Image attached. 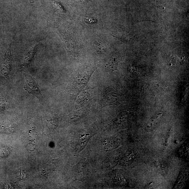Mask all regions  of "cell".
<instances>
[{"label": "cell", "instance_id": "obj_1", "mask_svg": "<svg viewBox=\"0 0 189 189\" xmlns=\"http://www.w3.org/2000/svg\"><path fill=\"white\" fill-rule=\"evenodd\" d=\"M95 70L96 69L94 68L90 72L88 71V73L79 75L75 79L73 88L74 89V92H76L75 93H77V95H78L81 91L85 87L91 76Z\"/></svg>", "mask_w": 189, "mask_h": 189}, {"label": "cell", "instance_id": "obj_2", "mask_svg": "<svg viewBox=\"0 0 189 189\" xmlns=\"http://www.w3.org/2000/svg\"><path fill=\"white\" fill-rule=\"evenodd\" d=\"M24 89L29 94L36 96L40 100L43 98L39 89V86L36 79L30 76H26V84Z\"/></svg>", "mask_w": 189, "mask_h": 189}, {"label": "cell", "instance_id": "obj_3", "mask_svg": "<svg viewBox=\"0 0 189 189\" xmlns=\"http://www.w3.org/2000/svg\"><path fill=\"white\" fill-rule=\"evenodd\" d=\"M39 44V42L38 41H35L33 43L30 47L28 51L25 58L24 59V63L25 64H29L32 59L35 52H36L37 49Z\"/></svg>", "mask_w": 189, "mask_h": 189}, {"label": "cell", "instance_id": "obj_4", "mask_svg": "<svg viewBox=\"0 0 189 189\" xmlns=\"http://www.w3.org/2000/svg\"><path fill=\"white\" fill-rule=\"evenodd\" d=\"M118 66V60L116 58H112L107 64L106 68L109 71L114 72L117 69Z\"/></svg>", "mask_w": 189, "mask_h": 189}, {"label": "cell", "instance_id": "obj_5", "mask_svg": "<svg viewBox=\"0 0 189 189\" xmlns=\"http://www.w3.org/2000/svg\"><path fill=\"white\" fill-rule=\"evenodd\" d=\"M10 149L8 147H4L0 149V157L5 158L10 153Z\"/></svg>", "mask_w": 189, "mask_h": 189}, {"label": "cell", "instance_id": "obj_6", "mask_svg": "<svg viewBox=\"0 0 189 189\" xmlns=\"http://www.w3.org/2000/svg\"><path fill=\"white\" fill-rule=\"evenodd\" d=\"M96 48L100 51H103L106 48V44L104 41L100 40L96 44Z\"/></svg>", "mask_w": 189, "mask_h": 189}, {"label": "cell", "instance_id": "obj_7", "mask_svg": "<svg viewBox=\"0 0 189 189\" xmlns=\"http://www.w3.org/2000/svg\"><path fill=\"white\" fill-rule=\"evenodd\" d=\"M5 106V103L4 100L0 98V112L4 111Z\"/></svg>", "mask_w": 189, "mask_h": 189}, {"label": "cell", "instance_id": "obj_8", "mask_svg": "<svg viewBox=\"0 0 189 189\" xmlns=\"http://www.w3.org/2000/svg\"><path fill=\"white\" fill-rule=\"evenodd\" d=\"M89 1V0H75V2L77 3H80L82 4L87 3Z\"/></svg>", "mask_w": 189, "mask_h": 189}, {"label": "cell", "instance_id": "obj_9", "mask_svg": "<svg viewBox=\"0 0 189 189\" xmlns=\"http://www.w3.org/2000/svg\"><path fill=\"white\" fill-rule=\"evenodd\" d=\"M89 23H92H92L95 22V20H93V19H92V20H90V19H89L88 18H87V19H86V20H85V22H86V23H87L89 22Z\"/></svg>", "mask_w": 189, "mask_h": 189}, {"label": "cell", "instance_id": "obj_10", "mask_svg": "<svg viewBox=\"0 0 189 189\" xmlns=\"http://www.w3.org/2000/svg\"><path fill=\"white\" fill-rule=\"evenodd\" d=\"M1 22H0V36H1Z\"/></svg>", "mask_w": 189, "mask_h": 189}]
</instances>
